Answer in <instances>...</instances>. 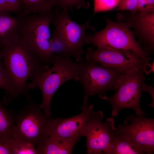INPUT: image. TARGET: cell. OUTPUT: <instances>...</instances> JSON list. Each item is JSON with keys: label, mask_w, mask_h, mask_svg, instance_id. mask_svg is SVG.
Masks as SVG:
<instances>
[{"label": "cell", "mask_w": 154, "mask_h": 154, "mask_svg": "<svg viewBox=\"0 0 154 154\" xmlns=\"http://www.w3.org/2000/svg\"><path fill=\"white\" fill-rule=\"evenodd\" d=\"M3 63L7 80V89L2 103L7 105L21 94L30 97L27 89L28 79L48 70L24 39L19 38L1 45Z\"/></svg>", "instance_id": "6da1fadb"}, {"label": "cell", "mask_w": 154, "mask_h": 154, "mask_svg": "<svg viewBox=\"0 0 154 154\" xmlns=\"http://www.w3.org/2000/svg\"><path fill=\"white\" fill-rule=\"evenodd\" d=\"M53 65L47 71L36 75L31 82L27 84L28 90L38 87L42 96L40 108L44 113L51 116L50 104L52 96L59 87L71 79L78 81V64L73 61L69 56L54 55Z\"/></svg>", "instance_id": "7a4b0ae2"}, {"label": "cell", "mask_w": 154, "mask_h": 154, "mask_svg": "<svg viewBox=\"0 0 154 154\" xmlns=\"http://www.w3.org/2000/svg\"><path fill=\"white\" fill-rule=\"evenodd\" d=\"M54 16L52 10L23 17L21 37L44 64H53L54 55L50 46V25Z\"/></svg>", "instance_id": "3957f363"}, {"label": "cell", "mask_w": 154, "mask_h": 154, "mask_svg": "<svg viewBox=\"0 0 154 154\" xmlns=\"http://www.w3.org/2000/svg\"><path fill=\"white\" fill-rule=\"evenodd\" d=\"M104 20L106 23L105 28L97 31L94 27L92 30L93 35L87 34L85 44H92L93 48L104 46L118 49L131 50L139 55L145 63L149 62L151 59L150 54L136 40L128 22H116L106 17Z\"/></svg>", "instance_id": "277c9868"}, {"label": "cell", "mask_w": 154, "mask_h": 154, "mask_svg": "<svg viewBox=\"0 0 154 154\" xmlns=\"http://www.w3.org/2000/svg\"><path fill=\"white\" fill-rule=\"evenodd\" d=\"M78 64V81L84 91L82 110L88 106L90 96L97 94L101 98L106 95V92L116 90L121 79L125 74L92 60H83Z\"/></svg>", "instance_id": "5b68a950"}, {"label": "cell", "mask_w": 154, "mask_h": 154, "mask_svg": "<svg viewBox=\"0 0 154 154\" xmlns=\"http://www.w3.org/2000/svg\"><path fill=\"white\" fill-rule=\"evenodd\" d=\"M28 99L26 104L14 115L13 136L36 148L48 136L52 118L42 112L39 105L33 102L30 97Z\"/></svg>", "instance_id": "8992f818"}, {"label": "cell", "mask_w": 154, "mask_h": 154, "mask_svg": "<svg viewBox=\"0 0 154 154\" xmlns=\"http://www.w3.org/2000/svg\"><path fill=\"white\" fill-rule=\"evenodd\" d=\"M143 72V70H138L124 74L113 95H105L100 98L110 104L113 117L117 116L119 111L125 108L133 110L137 115L145 114L140 106L141 86L145 79Z\"/></svg>", "instance_id": "52a82bcc"}, {"label": "cell", "mask_w": 154, "mask_h": 154, "mask_svg": "<svg viewBox=\"0 0 154 154\" xmlns=\"http://www.w3.org/2000/svg\"><path fill=\"white\" fill-rule=\"evenodd\" d=\"M94 49L88 48L86 60H92L105 67L115 69L124 74L138 70H143L145 63L143 58L131 50L116 49L99 46Z\"/></svg>", "instance_id": "ba28073f"}, {"label": "cell", "mask_w": 154, "mask_h": 154, "mask_svg": "<svg viewBox=\"0 0 154 154\" xmlns=\"http://www.w3.org/2000/svg\"><path fill=\"white\" fill-rule=\"evenodd\" d=\"M54 16L52 23L54 30L58 32L66 42L69 49L70 56H74L76 62L83 60L82 56L85 53L83 46L85 44L88 29L92 30L94 27L90 25V20L82 24H78L70 17L68 10L62 9L56 6Z\"/></svg>", "instance_id": "9c48e42d"}, {"label": "cell", "mask_w": 154, "mask_h": 154, "mask_svg": "<svg viewBox=\"0 0 154 154\" xmlns=\"http://www.w3.org/2000/svg\"><path fill=\"white\" fill-rule=\"evenodd\" d=\"M103 112L92 111L85 136L86 137V153L109 154L111 144L116 135L115 120L107 118L105 122Z\"/></svg>", "instance_id": "30bf717a"}, {"label": "cell", "mask_w": 154, "mask_h": 154, "mask_svg": "<svg viewBox=\"0 0 154 154\" xmlns=\"http://www.w3.org/2000/svg\"><path fill=\"white\" fill-rule=\"evenodd\" d=\"M118 124L115 134L124 135L141 147L145 153L154 152V119L148 118L144 114L135 116L131 114Z\"/></svg>", "instance_id": "8fae6325"}, {"label": "cell", "mask_w": 154, "mask_h": 154, "mask_svg": "<svg viewBox=\"0 0 154 154\" xmlns=\"http://www.w3.org/2000/svg\"><path fill=\"white\" fill-rule=\"evenodd\" d=\"M118 22L127 21L133 34L137 37L139 44L150 54L154 48V12H134L127 11L118 13L117 16Z\"/></svg>", "instance_id": "7c38bea8"}, {"label": "cell", "mask_w": 154, "mask_h": 154, "mask_svg": "<svg viewBox=\"0 0 154 154\" xmlns=\"http://www.w3.org/2000/svg\"><path fill=\"white\" fill-rule=\"evenodd\" d=\"M93 108V105L91 104L75 116L66 118H52L48 136L66 139H80L81 137H85L86 127Z\"/></svg>", "instance_id": "4fadbf2b"}, {"label": "cell", "mask_w": 154, "mask_h": 154, "mask_svg": "<svg viewBox=\"0 0 154 154\" xmlns=\"http://www.w3.org/2000/svg\"><path fill=\"white\" fill-rule=\"evenodd\" d=\"M23 18L0 12V45L8 43L21 37Z\"/></svg>", "instance_id": "5bb4252c"}, {"label": "cell", "mask_w": 154, "mask_h": 154, "mask_svg": "<svg viewBox=\"0 0 154 154\" xmlns=\"http://www.w3.org/2000/svg\"><path fill=\"white\" fill-rule=\"evenodd\" d=\"M80 139H66L48 136L36 149L37 154H70Z\"/></svg>", "instance_id": "9a60e30c"}, {"label": "cell", "mask_w": 154, "mask_h": 154, "mask_svg": "<svg viewBox=\"0 0 154 154\" xmlns=\"http://www.w3.org/2000/svg\"><path fill=\"white\" fill-rule=\"evenodd\" d=\"M145 153L138 144L126 136L116 134L111 144L109 154H143Z\"/></svg>", "instance_id": "2e32d148"}, {"label": "cell", "mask_w": 154, "mask_h": 154, "mask_svg": "<svg viewBox=\"0 0 154 154\" xmlns=\"http://www.w3.org/2000/svg\"><path fill=\"white\" fill-rule=\"evenodd\" d=\"M0 101V137H13L14 115L12 110L5 108Z\"/></svg>", "instance_id": "e0dca14e"}, {"label": "cell", "mask_w": 154, "mask_h": 154, "mask_svg": "<svg viewBox=\"0 0 154 154\" xmlns=\"http://www.w3.org/2000/svg\"><path fill=\"white\" fill-rule=\"evenodd\" d=\"M24 3L27 15L37 14L52 10L55 6L54 0H21Z\"/></svg>", "instance_id": "ac0fdd59"}, {"label": "cell", "mask_w": 154, "mask_h": 154, "mask_svg": "<svg viewBox=\"0 0 154 154\" xmlns=\"http://www.w3.org/2000/svg\"><path fill=\"white\" fill-rule=\"evenodd\" d=\"M51 51L54 55L57 54L62 56H70L68 46L62 36L54 29L51 34L50 41Z\"/></svg>", "instance_id": "d6986e66"}, {"label": "cell", "mask_w": 154, "mask_h": 154, "mask_svg": "<svg viewBox=\"0 0 154 154\" xmlns=\"http://www.w3.org/2000/svg\"><path fill=\"white\" fill-rule=\"evenodd\" d=\"M0 11L13 13L22 18L27 15L25 5L21 0H0Z\"/></svg>", "instance_id": "ffe728a7"}, {"label": "cell", "mask_w": 154, "mask_h": 154, "mask_svg": "<svg viewBox=\"0 0 154 154\" xmlns=\"http://www.w3.org/2000/svg\"><path fill=\"white\" fill-rule=\"evenodd\" d=\"M13 154H37L35 147L31 144L14 137Z\"/></svg>", "instance_id": "44dd1931"}, {"label": "cell", "mask_w": 154, "mask_h": 154, "mask_svg": "<svg viewBox=\"0 0 154 154\" xmlns=\"http://www.w3.org/2000/svg\"><path fill=\"white\" fill-rule=\"evenodd\" d=\"M56 6L62 9H71L75 8L79 9L81 7L88 8L89 3L86 0H54Z\"/></svg>", "instance_id": "7402d4cb"}, {"label": "cell", "mask_w": 154, "mask_h": 154, "mask_svg": "<svg viewBox=\"0 0 154 154\" xmlns=\"http://www.w3.org/2000/svg\"><path fill=\"white\" fill-rule=\"evenodd\" d=\"M119 0H94V15L100 12L107 11L117 7Z\"/></svg>", "instance_id": "603a6c76"}, {"label": "cell", "mask_w": 154, "mask_h": 154, "mask_svg": "<svg viewBox=\"0 0 154 154\" xmlns=\"http://www.w3.org/2000/svg\"><path fill=\"white\" fill-rule=\"evenodd\" d=\"M14 137H0V154H13Z\"/></svg>", "instance_id": "cb8c5ba5"}, {"label": "cell", "mask_w": 154, "mask_h": 154, "mask_svg": "<svg viewBox=\"0 0 154 154\" xmlns=\"http://www.w3.org/2000/svg\"><path fill=\"white\" fill-rule=\"evenodd\" d=\"M137 0H119L116 11L134 12L137 11Z\"/></svg>", "instance_id": "d4e9b609"}, {"label": "cell", "mask_w": 154, "mask_h": 154, "mask_svg": "<svg viewBox=\"0 0 154 154\" xmlns=\"http://www.w3.org/2000/svg\"><path fill=\"white\" fill-rule=\"evenodd\" d=\"M137 10L141 12H154V0H137Z\"/></svg>", "instance_id": "484cf974"}, {"label": "cell", "mask_w": 154, "mask_h": 154, "mask_svg": "<svg viewBox=\"0 0 154 154\" xmlns=\"http://www.w3.org/2000/svg\"><path fill=\"white\" fill-rule=\"evenodd\" d=\"M2 60V48L0 45V89L6 91L7 89V80Z\"/></svg>", "instance_id": "4316f807"}, {"label": "cell", "mask_w": 154, "mask_h": 154, "mask_svg": "<svg viewBox=\"0 0 154 154\" xmlns=\"http://www.w3.org/2000/svg\"><path fill=\"white\" fill-rule=\"evenodd\" d=\"M153 86V85L150 86L147 85L144 82L142 84L141 89L142 92L146 91L150 94L154 102V89Z\"/></svg>", "instance_id": "83f0119b"}, {"label": "cell", "mask_w": 154, "mask_h": 154, "mask_svg": "<svg viewBox=\"0 0 154 154\" xmlns=\"http://www.w3.org/2000/svg\"><path fill=\"white\" fill-rule=\"evenodd\" d=\"M154 61L152 64L148 63H145L143 68V71L146 74L148 75L151 72H154Z\"/></svg>", "instance_id": "f1b7e54d"}]
</instances>
